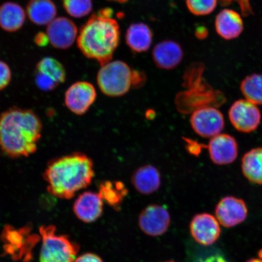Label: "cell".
I'll return each mask as SVG.
<instances>
[{
    "label": "cell",
    "instance_id": "cell-1",
    "mask_svg": "<svg viewBox=\"0 0 262 262\" xmlns=\"http://www.w3.org/2000/svg\"><path fill=\"white\" fill-rule=\"evenodd\" d=\"M42 121L34 111L17 106L0 114V150L10 158L28 157L37 151Z\"/></svg>",
    "mask_w": 262,
    "mask_h": 262
},
{
    "label": "cell",
    "instance_id": "cell-2",
    "mask_svg": "<svg viewBox=\"0 0 262 262\" xmlns=\"http://www.w3.org/2000/svg\"><path fill=\"white\" fill-rule=\"evenodd\" d=\"M43 175L51 194L58 198L71 199L93 181L95 175L93 161L83 153H71L51 160Z\"/></svg>",
    "mask_w": 262,
    "mask_h": 262
},
{
    "label": "cell",
    "instance_id": "cell-3",
    "mask_svg": "<svg viewBox=\"0 0 262 262\" xmlns=\"http://www.w3.org/2000/svg\"><path fill=\"white\" fill-rule=\"evenodd\" d=\"M120 37L119 25L116 19L99 12L81 26L77 44L84 56L101 65L112 60Z\"/></svg>",
    "mask_w": 262,
    "mask_h": 262
},
{
    "label": "cell",
    "instance_id": "cell-4",
    "mask_svg": "<svg viewBox=\"0 0 262 262\" xmlns=\"http://www.w3.org/2000/svg\"><path fill=\"white\" fill-rule=\"evenodd\" d=\"M97 81L98 88L106 96L120 97L129 93L132 88L142 86L145 77L125 62L111 60L101 65Z\"/></svg>",
    "mask_w": 262,
    "mask_h": 262
},
{
    "label": "cell",
    "instance_id": "cell-5",
    "mask_svg": "<svg viewBox=\"0 0 262 262\" xmlns=\"http://www.w3.org/2000/svg\"><path fill=\"white\" fill-rule=\"evenodd\" d=\"M42 245L40 262H74L79 246L67 235H58L53 225L40 228Z\"/></svg>",
    "mask_w": 262,
    "mask_h": 262
},
{
    "label": "cell",
    "instance_id": "cell-6",
    "mask_svg": "<svg viewBox=\"0 0 262 262\" xmlns=\"http://www.w3.org/2000/svg\"><path fill=\"white\" fill-rule=\"evenodd\" d=\"M193 130L204 138H212L221 134L225 127L224 116L214 107L203 106L193 111L190 117Z\"/></svg>",
    "mask_w": 262,
    "mask_h": 262
},
{
    "label": "cell",
    "instance_id": "cell-7",
    "mask_svg": "<svg viewBox=\"0 0 262 262\" xmlns=\"http://www.w3.org/2000/svg\"><path fill=\"white\" fill-rule=\"evenodd\" d=\"M67 71L63 64L56 58L46 57L41 59L35 70V82L44 92H50L64 83Z\"/></svg>",
    "mask_w": 262,
    "mask_h": 262
},
{
    "label": "cell",
    "instance_id": "cell-8",
    "mask_svg": "<svg viewBox=\"0 0 262 262\" xmlns=\"http://www.w3.org/2000/svg\"><path fill=\"white\" fill-rule=\"evenodd\" d=\"M97 91L90 82L78 81L65 92L64 103L67 109L77 116H83L96 101Z\"/></svg>",
    "mask_w": 262,
    "mask_h": 262
},
{
    "label": "cell",
    "instance_id": "cell-9",
    "mask_svg": "<svg viewBox=\"0 0 262 262\" xmlns=\"http://www.w3.org/2000/svg\"><path fill=\"white\" fill-rule=\"evenodd\" d=\"M232 126L240 132L250 133L256 130L261 122V114L256 104L247 100H239L229 110Z\"/></svg>",
    "mask_w": 262,
    "mask_h": 262
},
{
    "label": "cell",
    "instance_id": "cell-10",
    "mask_svg": "<svg viewBox=\"0 0 262 262\" xmlns=\"http://www.w3.org/2000/svg\"><path fill=\"white\" fill-rule=\"evenodd\" d=\"M138 223L144 233L152 237L160 236L168 231L171 224V215L164 206L150 205L141 212Z\"/></svg>",
    "mask_w": 262,
    "mask_h": 262
},
{
    "label": "cell",
    "instance_id": "cell-11",
    "mask_svg": "<svg viewBox=\"0 0 262 262\" xmlns=\"http://www.w3.org/2000/svg\"><path fill=\"white\" fill-rule=\"evenodd\" d=\"M49 44L52 47L66 50L77 41L78 30L76 25L66 16H58L47 26Z\"/></svg>",
    "mask_w": 262,
    "mask_h": 262
},
{
    "label": "cell",
    "instance_id": "cell-12",
    "mask_svg": "<svg viewBox=\"0 0 262 262\" xmlns=\"http://www.w3.org/2000/svg\"><path fill=\"white\" fill-rule=\"evenodd\" d=\"M189 230L196 243L203 246L214 244L221 234L217 219L208 213L195 215L190 222Z\"/></svg>",
    "mask_w": 262,
    "mask_h": 262
},
{
    "label": "cell",
    "instance_id": "cell-13",
    "mask_svg": "<svg viewBox=\"0 0 262 262\" xmlns=\"http://www.w3.org/2000/svg\"><path fill=\"white\" fill-rule=\"evenodd\" d=\"M215 213L219 224L225 228H232L246 220L248 208L243 200L227 196L219 202Z\"/></svg>",
    "mask_w": 262,
    "mask_h": 262
},
{
    "label": "cell",
    "instance_id": "cell-14",
    "mask_svg": "<svg viewBox=\"0 0 262 262\" xmlns=\"http://www.w3.org/2000/svg\"><path fill=\"white\" fill-rule=\"evenodd\" d=\"M209 157L217 165L233 163L238 156L237 141L228 134H220L211 138L208 145Z\"/></svg>",
    "mask_w": 262,
    "mask_h": 262
},
{
    "label": "cell",
    "instance_id": "cell-15",
    "mask_svg": "<svg viewBox=\"0 0 262 262\" xmlns=\"http://www.w3.org/2000/svg\"><path fill=\"white\" fill-rule=\"evenodd\" d=\"M73 211L82 222L91 224L99 219L103 212V201L98 193L86 191L75 200Z\"/></svg>",
    "mask_w": 262,
    "mask_h": 262
},
{
    "label": "cell",
    "instance_id": "cell-16",
    "mask_svg": "<svg viewBox=\"0 0 262 262\" xmlns=\"http://www.w3.org/2000/svg\"><path fill=\"white\" fill-rule=\"evenodd\" d=\"M152 56L157 67L163 70H171L181 63L183 51L178 42L172 40H164L154 48Z\"/></svg>",
    "mask_w": 262,
    "mask_h": 262
},
{
    "label": "cell",
    "instance_id": "cell-17",
    "mask_svg": "<svg viewBox=\"0 0 262 262\" xmlns=\"http://www.w3.org/2000/svg\"><path fill=\"white\" fill-rule=\"evenodd\" d=\"M215 28L217 34L226 40H233L244 31V21L241 16L234 10H222L216 16Z\"/></svg>",
    "mask_w": 262,
    "mask_h": 262
},
{
    "label": "cell",
    "instance_id": "cell-18",
    "mask_svg": "<svg viewBox=\"0 0 262 262\" xmlns=\"http://www.w3.org/2000/svg\"><path fill=\"white\" fill-rule=\"evenodd\" d=\"M131 182L140 194L150 195L161 185V175L155 166L150 165L140 167L133 173Z\"/></svg>",
    "mask_w": 262,
    "mask_h": 262
},
{
    "label": "cell",
    "instance_id": "cell-19",
    "mask_svg": "<svg viewBox=\"0 0 262 262\" xmlns=\"http://www.w3.org/2000/svg\"><path fill=\"white\" fill-rule=\"evenodd\" d=\"M25 10L18 3L6 2L0 5V28L8 33H15L24 27L26 19Z\"/></svg>",
    "mask_w": 262,
    "mask_h": 262
},
{
    "label": "cell",
    "instance_id": "cell-20",
    "mask_svg": "<svg viewBox=\"0 0 262 262\" xmlns=\"http://www.w3.org/2000/svg\"><path fill=\"white\" fill-rule=\"evenodd\" d=\"M25 11L29 20L39 26H48L57 15V6L52 0H29Z\"/></svg>",
    "mask_w": 262,
    "mask_h": 262
},
{
    "label": "cell",
    "instance_id": "cell-21",
    "mask_svg": "<svg viewBox=\"0 0 262 262\" xmlns=\"http://www.w3.org/2000/svg\"><path fill=\"white\" fill-rule=\"evenodd\" d=\"M125 40L127 47L134 53H143L151 47L152 32L149 26L143 23H136L127 28Z\"/></svg>",
    "mask_w": 262,
    "mask_h": 262
},
{
    "label": "cell",
    "instance_id": "cell-22",
    "mask_svg": "<svg viewBox=\"0 0 262 262\" xmlns=\"http://www.w3.org/2000/svg\"><path fill=\"white\" fill-rule=\"evenodd\" d=\"M98 194L103 202L119 211L128 194V189L122 182L106 180L100 183Z\"/></svg>",
    "mask_w": 262,
    "mask_h": 262
},
{
    "label": "cell",
    "instance_id": "cell-23",
    "mask_svg": "<svg viewBox=\"0 0 262 262\" xmlns=\"http://www.w3.org/2000/svg\"><path fill=\"white\" fill-rule=\"evenodd\" d=\"M242 170L249 181L262 185V147H257L245 154L242 160Z\"/></svg>",
    "mask_w": 262,
    "mask_h": 262
},
{
    "label": "cell",
    "instance_id": "cell-24",
    "mask_svg": "<svg viewBox=\"0 0 262 262\" xmlns=\"http://www.w3.org/2000/svg\"><path fill=\"white\" fill-rule=\"evenodd\" d=\"M241 90L246 100L255 104H262V74L248 75L242 81Z\"/></svg>",
    "mask_w": 262,
    "mask_h": 262
},
{
    "label": "cell",
    "instance_id": "cell-25",
    "mask_svg": "<svg viewBox=\"0 0 262 262\" xmlns=\"http://www.w3.org/2000/svg\"><path fill=\"white\" fill-rule=\"evenodd\" d=\"M66 12L74 18H81L91 14L93 0H62Z\"/></svg>",
    "mask_w": 262,
    "mask_h": 262
},
{
    "label": "cell",
    "instance_id": "cell-26",
    "mask_svg": "<svg viewBox=\"0 0 262 262\" xmlns=\"http://www.w3.org/2000/svg\"><path fill=\"white\" fill-rule=\"evenodd\" d=\"M218 0H186L189 11L196 16L211 14L217 7Z\"/></svg>",
    "mask_w": 262,
    "mask_h": 262
},
{
    "label": "cell",
    "instance_id": "cell-27",
    "mask_svg": "<svg viewBox=\"0 0 262 262\" xmlns=\"http://www.w3.org/2000/svg\"><path fill=\"white\" fill-rule=\"evenodd\" d=\"M12 73L11 68L5 61L0 60V91L4 90L11 84Z\"/></svg>",
    "mask_w": 262,
    "mask_h": 262
},
{
    "label": "cell",
    "instance_id": "cell-28",
    "mask_svg": "<svg viewBox=\"0 0 262 262\" xmlns=\"http://www.w3.org/2000/svg\"><path fill=\"white\" fill-rule=\"evenodd\" d=\"M222 6L230 5L232 2L238 3L242 15L247 16L253 14L250 0H218Z\"/></svg>",
    "mask_w": 262,
    "mask_h": 262
},
{
    "label": "cell",
    "instance_id": "cell-29",
    "mask_svg": "<svg viewBox=\"0 0 262 262\" xmlns=\"http://www.w3.org/2000/svg\"><path fill=\"white\" fill-rule=\"evenodd\" d=\"M74 262H103L100 256L94 253H85L75 258Z\"/></svg>",
    "mask_w": 262,
    "mask_h": 262
},
{
    "label": "cell",
    "instance_id": "cell-30",
    "mask_svg": "<svg viewBox=\"0 0 262 262\" xmlns=\"http://www.w3.org/2000/svg\"><path fill=\"white\" fill-rule=\"evenodd\" d=\"M34 42L38 47L43 48L49 44V40L47 32H39L34 37Z\"/></svg>",
    "mask_w": 262,
    "mask_h": 262
},
{
    "label": "cell",
    "instance_id": "cell-31",
    "mask_svg": "<svg viewBox=\"0 0 262 262\" xmlns=\"http://www.w3.org/2000/svg\"><path fill=\"white\" fill-rule=\"evenodd\" d=\"M203 262H228V261L222 254L217 253L205 258Z\"/></svg>",
    "mask_w": 262,
    "mask_h": 262
},
{
    "label": "cell",
    "instance_id": "cell-32",
    "mask_svg": "<svg viewBox=\"0 0 262 262\" xmlns=\"http://www.w3.org/2000/svg\"><path fill=\"white\" fill-rule=\"evenodd\" d=\"M196 37L199 39H204L207 37L208 31L204 26H199L195 32Z\"/></svg>",
    "mask_w": 262,
    "mask_h": 262
},
{
    "label": "cell",
    "instance_id": "cell-33",
    "mask_svg": "<svg viewBox=\"0 0 262 262\" xmlns=\"http://www.w3.org/2000/svg\"><path fill=\"white\" fill-rule=\"evenodd\" d=\"M247 262H262V258H251V259L248 260Z\"/></svg>",
    "mask_w": 262,
    "mask_h": 262
},
{
    "label": "cell",
    "instance_id": "cell-34",
    "mask_svg": "<svg viewBox=\"0 0 262 262\" xmlns=\"http://www.w3.org/2000/svg\"><path fill=\"white\" fill-rule=\"evenodd\" d=\"M110 1H113L119 3H124L126 2L127 1H128V0H110Z\"/></svg>",
    "mask_w": 262,
    "mask_h": 262
},
{
    "label": "cell",
    "instance_id": "cell-35",
    "mask_svg": "<svg viewBox=\"0 0 262 262\" xmlns=\"http://www.w3.org/2000/svg\"><path fill=\"white\" fill-rule=\"evenodd\" d=\"M165 262H176V261H165Z\"/></svg>",
    "mask_w": 262,
    "mask_h": 262
}]
</instances>
